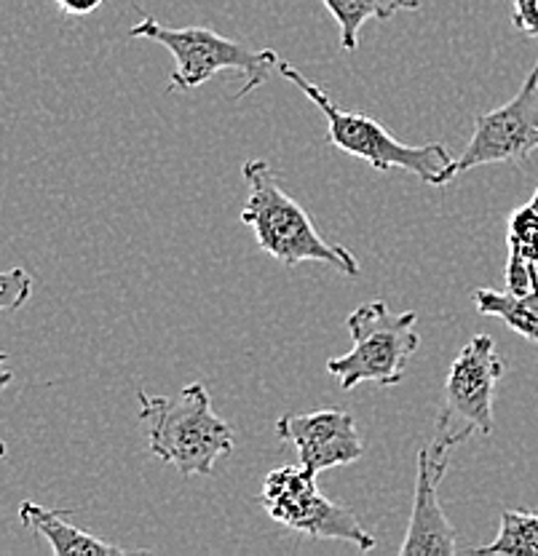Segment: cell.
Instances as JSON below:
<instances>
[{
  "instance_id": "1",
  "label": "cell",
  "mask_w": 538,
  "mask_h": 556,
  "mask_svg": "<svg viewBox=\"0 0 538 556\" xmlns=\"http://www.w3.org/2000/svg\"><path fill=\"white\" fill-rule=\"evenodd\" d=\"M241 172L250 185V199L239 217L254 230V241L263 252H268L287 268L300 263H324L351 278L362 274L354 252L340 243L324 241L316 225L311 223L309 212L285 193L276 174L263 159L247 161Z\"/></svg>"
},
{
  "instance_id": "2",
  "label": "cell",
  "mask_w": 538,
  "mask_h": 556,
  "mask_svg": "<svg viewBox=\"0 0 538 556\" xmlns=\"http://www.w3.org/2000/svg\"><path fill=\"white\" fill-rule=\"evenodd\" d=\"M137 399L140 420L148 422L150 452L185 477H207L215 471L220 457L234 452V428L215 415L210 391L201 382L185 386L175 399L145 391H137Z\"/></svg>"
},
{
  "instance_id": "3",
  "label": "cell",
  "mask_w": 538,
  "mask_h": 556,
  "mask_svg": "<svg viewBox=\"0 0 538 556\" xmlns=\"http://www.w3.org/2000/svg\"><path fill=\"white\" fill-rule=\"evenodd\" d=\"M276 73L285 75L287 80H292L316 108L322 110V115L327 118V137L343 153L356 155V159L367 161L373 169L378 172H408L413 177H418L421 182L434 185H448L450 179L459 177L455 172V161L450 155V150L442 142H429V144H404L397 137L389 135V129L378 124V121L367 118L362 113H351V110L340 108L333 102V97L316 86L314 80L305 78L298 67L289 65V62L279 60Z\"/></svg>"
},
{
  "instance_id": "4",
  "label": "cell",
  "mask_w": 538,
  "mask_h": 556,
  "mask_svg": "<svg viewBox=\"0 0 538 556\" xmlns=\"http://www.w3.org/2000/svg\"><path fill=\"white\" fill-rule=\"evenodd\" d=\"M132 38L153 40L175 56V70L170 75V91H193L215 78L217 73L234 70L245 75V89L236 100L263 86L279 65V54L271 49H250L247 43L225 38L210 27H164L153 16H142L140 25L129 30Z\"/></svg>"
},
{
  "instance_id": "5",
  "label": "cell",
  "mask_w": 538,
  "mask_h": 556,
  "mask_svg": "<svg viewBox=\"0 0 538 556\" xmlns=\"http://www.w3.org/2000/svg\"><path fill=\"white\" fill-rule=\"evenodd\" d=\"M503 369L506 362L496 351L493 338L474 334L448 369L442 407L437 415V437L429 447L431 457L450 460L453 450L468 442L474 433H493V399Z\"/></svg>"
},
{
  "instance_id": "6",
  "label": "cell",
  "mask_w": 538,
  "mask_h": 556,
  "mask_svg": "<svg viewBox=\"0 0 538 556\" xmlns=\"http://www.w3.org/2000/svg\"><path fill=\"white\" fill-rule=\"evenodd\" d=\"M415 321L418 316L413 311L395 313L384 300L359 305L346 318L354 348L346 356L327 358L324 369L338 378L343 391H354L362 382L397 386L404 380L410 358L421 345Z\"/></svg>"
},
{
  "instance_id": "7",
  "label": "cell",
  "mask_w": 538,
  "mask_h": 556,
  "mask_svg": "<svg viewBox=\"0 0 538 556\" xmlns=\"http://www.w3.org/2000/svg\"><path fill=\"white\" fill-rule=\"evenodd\" d=\"M260 503L268 517L320 541H343L359 552H373L375 538L364 530L351 508L338 506L316 486V477L303 466H281L268 471Z\"/></svg>"
},
{
  "instance_id": "8",
  "label": "cell",
  "mask_w": 538,
  "mask_h": 556,
  "mask_svg": "<svg viewBox=\"0 0 538 556\" xmlns=\"http://www.w3.org/2000/svg\"><path fill=\"white\" fill-rule=\"evenodd\" d=\"M534 150H538V62L512 100L477 115L474 135L455 161V172L488 164H523Z\"/></svg>"
},
{
  "instance_id": "9",
  "label": "cell",
  "mask_w": 538,
  "mask_h": 556,
  "mask_svg": "<svg viewBox=\"0 0 538 556\" xmlns=\"http://www.w3.org/2000/svg\"><path fill=\"white\" fill-rule=\"evenodd\" d=\"M276 437L295 444L300 466L320 477L329 468L349 466L364 455L354 417L343 409H316L309 415H281Z\"/></svg>"
},
{
  "instance_id": "10",
  "label": "cell",
  "mask_w": 538,
  "mask_h": 556,
  "mask_svg": "<svg viewBox=\"0 0 538 556\" xmlns=\"http://www.w3.org/2000/svg\"><path fill=\"white\" fill-rule=\"evenodd\" d=\"M450 460L431 457L429 447L418 450L413 511L399 556H450L455 554V530L439 506L437 486L448 473Z\"/></svg>"
},
{
  "instance_id": "11",
  "label": "cell",
  "mask_w": 538,
  "mask_h": 556,
  "mask_svg": "<svg viewBox=\"0 0 538 556\" xmlns=\"http://www.w3.org/2000/svg\"><path fill=\"white\" fill-rule=\"evenodd\" d=\"M506 289L528 294L538 289V188L534 199L514 208L506 225Z\"/></svg>"
},
{
  "instance_id": "12",
  "label": "cell",
  "mask_w": 538,
  "mask_h": 556,
  "mask_svg": "<svg viewBox=\"0 0 538 556\" xmlns=\"http://www.w3.org/2000/svg\"><path fill=\"white\" fill-rule=\"evenodd\" d=\"M20 521L38 535L49 541L54 556H124V548L113 546V543L100 541L91 532L80 530L62 517V511L54 508L38 506V503L25 501L20 506Z\"/></svg>"
},
{
  "instance_id": "13",
  "label": "cell",
  "mask_w": 538,
  "mask_h": 556,
  "mask_svg": "<svg viewBox=\"0 0 538 556\" xmlns=\"http://www.w3.org/2000/svg\"><path fill=\"white\" fill-rule=\"evenodd\" d=\"M474 308L483 316H496L506 324L512 332L523 334L525 340L538 345V289L528 294L496 292V289H477L472 294Z\"/></svg>"
},
{
  "instance_id": "14",
  "label": "cell",
  "mask_w": 538,
  "mask_h": 556,
  "mask_svg": "<svg viewBox=\"0 0 538 556\" xmlns=\"http://www.w3.org/2000/svg\"><path fill=\"white\" fill-rule=\"evenodd\" d=\"M322 3L338 22L343 51H356L359 30L364 27V22H386L399 11L421 9V0H322Z\"/></svg>"
},
{
  "instance_id": "15",
  "label": "cell",
  "mask_w": 538,
  "mask_h": 556,
  "mask_svg": "<svg viewBox=\"0 0 538 556\" xmlns=\"http://www.w3.org/2000/svg\"><path fill=\"white\" fill-rule=\"evenodd\" d=\"M477 556H538V511L509 508L501 514L499 535L488 546L472 548Z\"/></svg>"
},
{
  "instance_id": "16",
  "label": "cell",
  "mask_w": 538,
  "mask_h": 556,
  "mask_svg": "<svg viewBox=\"0 0 538 556\" xmlns=\"http://www.w3.org/2000/svg\"><path fill=\"white\" fill-rule=\"evenodd\" d=\"M33 278L25 268L0 270V316L20 311L30 300Z\"/></svg>"
},
{
  "instance_id": "17",
  "label": "cell",
  "mask_w": 538,
  "mask_h": 556,
  "mask_svg": "<svg viewBox=\"0 0 538 556\" xmlns=\"http://www.w3.org/2000/svg\"><path fill=\"white\" fill-rule=\"evenodd\" d=\"M512 3V25L528 38H538V0H509Z\"/></svg>"
},
{
  "instance_id": "18",
  "label": "cell",
  "mask_w": 538,
  "mask_h": 556,
  "mask_svg": "<svg viewBox=\"0 0 538 556\" xmlns=\"http://www.w3.org/2000/svg\"><path fill=\"white\" fill-rule=\"evenodd\" d=\"M102 3H105V0H57V5H60L62 14H67V16H86V14H91V11L100 9Z\"/></svg>"
},
{
  "instance_id": "19",
  "label": "cell",
  "mask_w": 538,
  "mask_h": 556,
  "mask_svg": "<svg viewBox=\"0 0 538 556\" xmlns=\"http://www.w3.org/2000/svg\"><path fill=\"white\" fill-rule=\"evenodd\" d=\"M11 380H14V369L9 367V356H5V353H0V393L9 388Z\"/></svg>"
},
{
  "instance_id": "20",
  "label": "cell",
  "mask_w": 538,
  "mask_h": 556,
  "mask_svg": "<svg viewBox=\"0 0 538 556\" xmlns=\"http://www.w3.org/2000/svg\"><path fill=\"white\" fill-rule=\"evenodd\" d=\"M5 457V442H3V437H0V460H3Z\"/></svg>"
}]
</instances>
